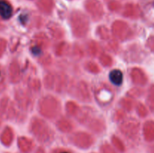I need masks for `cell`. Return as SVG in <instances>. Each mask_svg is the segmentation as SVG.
Returning <instances> with one entry per match:
<instances>
[{
	"label": "cell",
	"mask_w": 154,
	"mask_h": 153,
	"mask_svg": "<svg viewBox=\"0 0 154 153\" xmlns=\"http://www.w3.org/2000/svg\"><path fill=\"white\" fill-rule=\"evenodd\" d=\"M62 153H69V152H62Z\"/></svg>",
	"instance_id": "obj_3"
},
{
	"label": "cell",
	"mask_w": 154,
	"mask_h": 153,
	"mask_svg": "<svg viewBox=\"0 0 154 153\" xmlns=\"http://www.w3.org/2000/svg\"><path fill=\"white\" fill-rule=\"evenodd\" d=\"M12 12L11 5L5 0H0V16L3 19H8L11 16Z\"/></svg>",
	"instance_id": "obj_1"
},
{
	"label": "cell",
	"mask_w": 154,
	"mask_h": 153,
	"mask_svg": "<svg viewBox=\"0 0 154 153\" xmlns=\"http://www.w3.org/2000/svg\"><path fill=\"white\" fill-rule=\"evenodd\" d=\"M109 78L111 82L115 85L119 86L123 82V73L120 70H113L109 74Z\"/></svg>",
	"instance_id": "obj_2"
}]
</instances>
